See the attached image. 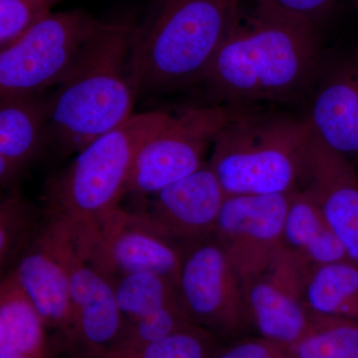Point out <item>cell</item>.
<instances>
[{
	"instance_id": "e0dca14e",
	"label": "cell",
	"mask_w": 358,
	"mask_h": 358,
	"mask_svg": "<svg viewBox=\"0 0 358 358\" xmlns=\"http://www.w3.org/2000/svg\"><path fill=\"white\" fill-rule=\"evenodd\" d=\"M313 131L338 154H358V64L341 63L326 78L308 117Z\"/></svg>"
},
{
	"instance_id": "4fadbf2b",
	"label": "cell",
	"mask_w": 358,
	"mask_h": 358,
	"mask_svg": "<svg viewBox=\"0 0 358 358\" xmlns=\"http://www.w3.org/2000/svg\"><path fill=\"white\" fill-rule=\"evenodd\" d=\"M303 180L348 259L358 265L357 174L348 157L327 147L313 131Z\"/></svg>"
},
{
	"instance_id": "52a82bcc",
	"label": "cell",
	"mask_w": 358,
	"mask_h": 358,
	"mask_svg": "<svg viewBox=\"0 0 358 358\" xmlns=\"http://www.w3.org/2000/svg\"><path fill=\"white\" fill-rule=\"evenodd\" d=\"M237 110L224 106H204L169 114L136 155L126 194L152 196L199 171L206 164L207 150Z\"/></svg>"
},
{
	"instance_id": "4316f807",
	"label": "cell",
	"mask_w": 358,
	"mask_h": 358,
	"mask_svg": "<svg viewBox=\"0 0 358 358\" xmlns=\"http://www.w3.org/2000/svg\"><path fill=\"white\" fill-rule=\"evenodd\" d=\"M310 21L317 25L329 13L336 0H252Z\"/></svg>"
},
{
	"instance_id": "2e32d148",
	"label": "cell",
	"mask_w": 358,
	"mask_h": 358,
	"mask_svg": "<svg viewBox=\"0 0 358 358\" xmlns=\"http://www.w3.org/2000/svg\"><path fill=\"white\" fill-rule=\"evenodd\" d=\"M10 272L34 303L45 324H73L69 278L45 231L44 220Z\"/></svg>"
},
{
	"instance_id": "277c9868",
	"label": "cell",
	"mask_w": 358,
	"mask_h": 358,
	"mask_svg": "<svg viewBox=\"0 0 358 358\" xmlns=\"http://www.w3.org/2000/svg\"><path fill=\"white\" fill-rule=\"evenodd\" d=\"M169 115L159 110L134 114L78 152L47 183L45 217L65 224L75 237L95 229L120 206L136 155Z\"/></svg>"
},
{
	"instance_id": "ffe728a7",
	"label": "cell",
	"mask_w": 358,
	"mask_h": 358,
	"mask_svg": "<svg viewBox=\"0 0 358 358\" xmlns=\"http://www.w3.org/2000/svg\"><path fill=\"white\" fill-rule=\"evenodd\" d=\"M305 301L310 312L358 322V265L346 260L312 268Z\"/></svg>"
},
{
	"instance_id": "ac0fdd59",
	"label": "cell",
	"mask_w": 358,
	"mask_h": 358,
	"mask_svg": "<svg viewBox=\"0 0 358 358\" xmlns=\"http://www.w3.org/2000/svg\"><path fill=\"white\" fill-rule=\"evenodd\" d=\"M284 247L310 270L350 260L319 205L305 188L292 193L285 220Z\"/></svg>"
},
{
	"instance_id": "d4e9b609",
	"label": "cell",
	"mask_w": 358,
	"mask_h": 358,
	"mask_svg": "<svg viewBox=\"0 0 358 358\" xmlns=\"http://www.w3.org/2000/svg\"><path fill=\"white\" fill-rule=\"evenodd\" d=\"M212 338L195 324L179 329L157 343L122 352H108L103 358H208Z\"/></svg>"
},
{
	"instance_id": "cb8c5ba5",
	"label": "cell",
	"mask_w": 358,
	"mask_h": 358,
	"mask_svg": "<svg viewBox=\"0 0 358 358\" xmlns=\"http://www.w3.org/2000/svg\"><path fill=\"white\" fill-rule=\"evenodd\" d=\"M129 324L126 331H122L124 334L120 336L121 341L113 345L108 352H129L143 348L193 324L182 303H179L129 322Z\"/></svg>"
},
{
	"instance_id": "83f0119b",
	"label": "cell",
	"mask_w": 358,
	"mask_h": 358,
	"mask_svg": "<svg viewBox=\"0 0 358 358\" xmlns=\"http://www.w3.org/2000/svg\"><path fill=\"white\" fill-rule=\"evenodd\" d=\"M215 358H291L286 350L268 339L246 338L224 350Z\"/></svg>"
},
{
	"instance_id": "3957f363",
	"label": "cell",
	"mask_w": 358,
	"mask_h": 358,
	"mask_svg": "<svg viewBox=\"0 0 358 358\" xmlns=\"http://www.w3.org/2000/svg\"><path fill=\"white\" fill-rule=\"evenodd\" d=\"M240 1L155 0L134 30L138 95H155L203 79L234 23Z\"/></svg>"
},
{
	"instance_id": "f1b7e54d",
	"label": "cell",
	"mask_w": 358,
	"mask_h": 358,
	"mask_svg": "<svg viewBox=\"0 0 358 358\" xmlns=\"http://www.w3.org/2000/svg\"><path fill=\"white\" fill-rule=\"evenodd\" d=\"M0 358H35L29 357V355H22L17 352L6 348V346H0Z\"/></svg>"
},
{
	"instance_id": "7402d4cb",
	"label": "cell",
	"mask_w": 358,
	"mask_h": 358,
	"mask_svg": "<svg viewBox=\"0 0 358 358\" xmlns=\"http://www.w3.org/2000/svg\"><path fill=\"white\" fill-rule=\"evenodd\" d=\"M286 352L291 358H358V322L310 312L307 331Z\"/></svg>"
},
{
	"instance_id": "7c38bea8",
	"label": "cell",
	"mask_w": 358,
	"mask_h": 358,
	"mask_svg": "<svg viewBox=\"0 0 358 358\" xmlns=\"http://www.w3.org/2000/svg\"><path fill=\"white\" fill-rule=\"evenodd\" d=\"M44 228L69 278L73 324L90 345L105 346L124 331L114 285L80 251L67 226L44 218Z\"/></svg>"
},
{
	"instance_id": "d6986e66",
	"label": "cell",
	"mask_w": 358,
	"mask_h": 358,
	"mask_svg": "<svg viewBox=\"0 0 358 358\" xmlns=\"http://www.w3.org/2000/svg\"><path fill=\"white\" fill-rule=\"evenodd\" d=\"M43 320L9 272L0 284V346L36 357L43 345Z\"/></svg>"
},
{
	"instance_id": "603a6c76",
	"label": "cell",
	"mask_w": 358,
	"mask_h": 358,
	"mask_svg": "<svg viewBox=\"0 0 358 358\" xmlns=\"http://www.w3.org/2000/svg\"><path fill=\"white\" fill-rule=\"evenodd\" d=\"M36 207L11 190L0 204V268L10 272L23 252L36 236L43 220Z\"/></svg>"
},
{
	"instance_id": "9a60e30c",
	"label": "cell",
	"mask_w": 358,
	"mask_h": 358,
	"mask_svg": "<svg viewBox=\"0 0 358 358\" xmlns=\"http://www.w3.org/2000/svg\"><path fill=\"white\" fill-rule=\"evenodd\" d=\"M48 145L46 99L6 96L0 101V185L13 188Z\"/></svg>"
},
{
	"instance_id": "5bb4252c",
	"label": "cell",
	"mask_w": 358,
	"mask_h": 358,
	"mask_svg": "<svg viewBox=\"0 0 358 358\" xmlns=\"http://www.w3.org/2000/svg\"><path fill=\"white\" fill-rule=\"evenodd\" d=\"M226 197L206 162L199 171L152 195L150 207L143 209L173 239L185 245L212 236Z\"/></svg>"
},
{
	"instance_id": "5b68a950",
	"label": "cell",
	"mask_w": 358,
	"mask_h": 358,
	"mask_svg": "<svg viewBox=\"0 0 358 358\" xmlns=\"http://www.w3.org/2000/svg\"><path fill=\"white\" fill-rule=\"evenodd\" d=\"M308 119L238 110L212 143L208 164L226 196L292 193L305 176Z\"/></svg>"
},
{
	"instance_id": "8fae6325",
	"label": "cell",
	"mask_w": 358,
	"mask_h": 358,
	"mask_svg": "<svg viewBox=\"0 0 358 358\" xmlns=\"http://www.w3.org/2000/svg\"><path fill=\"white\" fill-rule=\"evenodd\" d=\"M310 271L284 247L272 265L245 287L253 329L285 350L305 334L310 324L305 301Z\"/></svg>"
},
{
	"instance_id": "44dd1931",
	"label": "cell",
	"mask_w": 358,
	"mask_h": 358,
	"mask_svg": "<svg viewBox=\"0 0 358 358\" xmlns=\"http://www.w3.org/2000/svg\"><path fill=\"white\" fill-rule=\"evenodd\" d=\"M110 281L120 310L129 322L181 303L178 284L157 273H131Z\"/></svg>"
},
{
	"instance_id": "9c48e42d",
	"label": "cell",
	"mask_w": 358,
	"mask_h": 358,
	"mask_svg": "<svg viewBox=\"0 0 358 358\" xmlns=\"http://www.w3.org/2000/svg\"><path fill=\"white\" fill-rule=\"evenodd\" d=\"M178 287L195 326L225 336L253 329L243 282L213 236L185 245Z\"/></svg>"
},
{
	"instance_id": "484cf974",
	"label": "cell",
	"mask_w": 358,
	"mask_h": 358,
	"mask_svg": "<svg viewBox=\"0 0 358 358\" xmlns=\"http://www.w3.org/2000/svg\"><path fill=\"white\" fill-rule=\"evenodd\" d=\"M64 0H0V51L15 43Z\"/></svg>"
},
{
	"instance_id": "30bf717a",
	"label": "cell",
	"mask_w": 358,
	"mask_h": 358,
	"mask_svg": "<svg viewBox=\"0 0 358 358\" xmlns=\"http://www.w3.org/2000/svg\"><path fill=\"white\" fill-rule=\"evenodd\" d=\"M292 193L226 197L212 236L244 287L262 275L284 249Z\"/></svg>"
},
{
	"instance_id": "8992f818",
	"label": "cell",
	"mask_w": 358,
	"mask_h": 358,
	"mask_svg": "<svg viewBox=\"0 0 358 358\" xmlns=\"http://www.w3.org/2000/svg\"><path fill=\"white\" fill-rule=\"evenodd\" d=\"M102 23L82 9L47 16L0 51V98L39 95L57 87Z\"/></svg>"
},
{
	"instance_id": "7a4b0ae2",
	"label": "cell",
	"mask_w": 358,
	"mask_h": 358,
	"mask_svg": "<svg viewBox=\"0 0 358 358\" xmlns=\"http://www.w3.org/2000/svg\"><path fill=\"white\" fill-rule=\"evenodd\" d=\"M136 26L102 23L65 79L46 99L47 136L62 157L78 154L134 114Z\"/></svg>"
},
{
	"instance_id": "6da1fadb",
	"label": "cell",
	"mask_w": 358,
	"mask_h": 358,
	"mask_svg": "<svg viewBox=\"0 0 358 358\" xmlns=\"http://www.w3.org/2000/svg\"><path fill=\"white\" fill-rule=\"evenodd\" d=\"M317 25L241 0L203 81L229 103L278 102L300 93L319 64Z\"/></svg>"
},
{
	"instance_id": "ba28073f",
	"label": "cell",
	"mask_w": 358,
	"mask_h": 358,
	"mask_svg": "<svg viewBox=\"0 0 358 358\" xmlns=\"http://www.w3.org/2000/svg\"><path fill=\"white\" fill-rule=\"evenodd\" d=\"M72 238L90 262L110 280L154 272L178 284L185 245L157 225L145 209L127 210L120 205L89 234Z\"/></svg>"
}]
</instances>
